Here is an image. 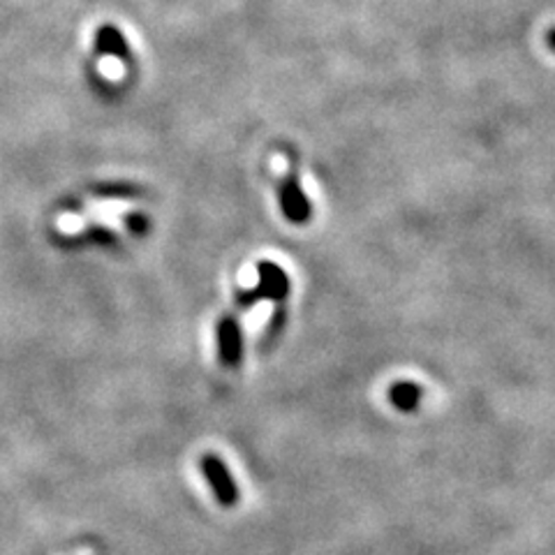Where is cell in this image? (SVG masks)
<instances>
[{"instance_id": "1", "label": "cell", "mask_w": 555, "mask_h": 555, "mask_svg": "<svg viewBox=\"0 0 555 555\" xmlns=\"http://www.w3.org/2000/svg\"><path fill=\"white\" fill-rule=\"evenodd\" d=\"M199 473L204 475L208 489L214 491V498L220 507L232 509L238 502V486L230 473V467L218 454H204L199 459Z\"/></svg>"}, {"instance_id": "2", "label": "cell", "mask_w": 555, "mask_h": 555, "mask_svg": "<svg viewBox=\"0 0 555 555\" xmlns=\"http://www.w3.org/2000/svg\"><path fill=\"white\" fill-rule=\"evenodd\" d=\"M218 361L224 369H238L243 361V332L236 312H224L216 324Z\"/></svg>"}, {"instance_id": "3", "label": "cell", "mask_w": 555, "mask_h": 555, "mask_svg": "<svg viewBox=\"0 0 555 555\" xmlns=\"http://www.w3.org/2000/svg\"><path fill=\"white\" fill-rule=\"evenodd\" d=\"M278 197H281V211L292 224H308L312 218V206L310 199L306 197L304 188L299 183V173L297 169L287 171V177L278 185Z\"/></svg>"}, {"instance_id": "4", "label": "cell", "mask_w": 555, "mask_h": 555, "mask_svg": "<svg viewBox=\"0 0 555 555\" xmlns=\"http://www.w3.org/2000/svg\"><path fill=\"white\" fill-rule=\"evenodd\" d=\"M257 275H259V283L255 287L259 292V297H262V301L283 304L289 297V289H292L289 275L281 264L264 259V262L257 264Z\"/></svg>"}, {"instance_id": "5", "label": "cell", "mask_w": 555, "mask_h": 555, "mask_svg": "<svg viewBox=\"0 0 555 555\" xmlns=\"http://www.w3.org/2000/svg\"><path fill=\"white\" fill-rule=\"evenodd\" d=\"M59 246L61 248H118L120 236L114 230L104 228V224H89V228L77 234L59 236Z\"/></svg>"}, {"instance_id": "6", "label": "cell", "mask_w": 555, "mask_h": 555, "mask_svg": "<svg viewBox=\"0 0 555 555\" xmlns=\"http://www.w3.org/2000/svg\"><path fill=\"white\" fill-rule=\"evenodd\" d=\"M93 47L100 56H109L120 63H132V47L128 44L124 30L112 24H104L95 30Z\"/></svg>"}, {"instance_id": "7", "label": "cell", "mask_w": 555, "mask_h": 555, "mask_svg": "<svg viewBox=\"0 0 555 555\" xmlns=\"http://www.w3.org/2000/svg\"><path fill=\"white\" fill-rule=\"evenodd\" d=\"M389 403L398 410V412H405L412 414L420 410L422 405V398H424V389L420 382H412V379H398L389 387Z\"/></svg>"}, {"instance_id": "8", "label": "cell", "mask_w": 555, "mask_h": 555, "mask_svg": "<svg viewBox=\"0 0 555 555\" xmlns=\"http://www.w3.org/2000/svg\"><path fill=\"white\" fill-rule=\"evenodd\" d=\"M91 193L100 199H142L146 197V188L130 181H100L91 185Z\"/></svg>"}, {"instance_id": "9", "label": "cell", "mask_w": 555, "mask_h": 555, "mask_svg": "<svg viewBox=\"0 0 555 555\" xmlns=\"http://www.w3.org/2000/svg\"><path fill=\"white\" fill-rule=\"evenodd\" d=\"M120 220H124L126 230L134 236H144L146 232H151V218L139 214V211H130V214H124L120 216Z\"/></svg>"}, {"instance_id": "10", "label": "cell", "mask_w": 555, "mask_h": 555, "mask_svg": "<svg viewBox=\"0 0 555 555\" xmlns=\"http://www.w3.org/2000/svg\"><path fill=\"white\" fill-rule=\"evenodd\" d=\"M544 40H546V47L555 54V26L546 30V38H544Z\"/></svg>"}]
</instances>
